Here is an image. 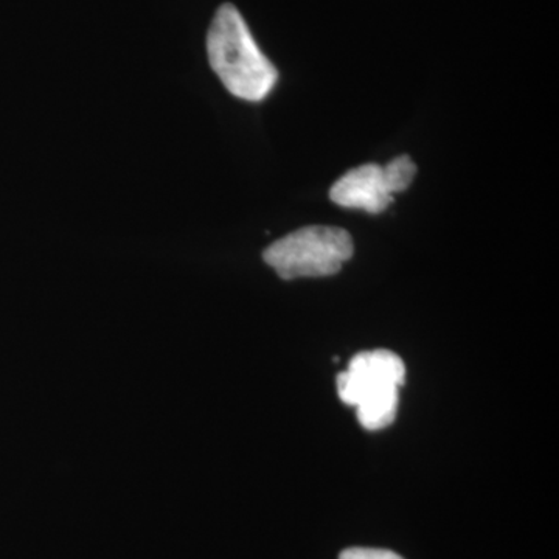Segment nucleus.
Listing matches in <instances>:
<instances>
[{
	"label": "nucleus",
	"mask_w": 559,
	"mask_h": 559,
	"mask_svg": "<svg viewBox=\"0 0 559 559\" xmlns=\"http://www.w3.org/2000/svg\"><path fill=\"white\" fill-rule=\"evenodd\" d=\"M207 53L213 72L241 100H264L277 84V69L264 57L240 11L230 3L219 7L213 17Z\"/></svg>",
	"instance_id": "obj_1"
},
{
	"label": "nucleus",
	"mask_w": 559,
	"mask_h": 559,
	"mask_svg": "<svg viewBox=\"0 0 559 559\" xmlns=\"http://www.w3.org/2000/svg\"><path fill=\"white\" fill-rule=\"evenodd\" d=\"M355 252L352 237L341 227L310 226L293 231L264 250L263 259L278 277H329Z\"/></svg>",
	"instance_id": "obj_2"
},
{
	"label": "nucleus",
	"mask_w": 559,
	"mask_h": 559,
	"mask_svg": "<svg viewBox=\"0 0 559 559\" xmlns=\"http://www.w3.org/2000/svg\"><path fill=\"white\" fill-rule=\"evenodd\" d=\"M417 165L409 156H399L385 167L367 164L345 173L330 190L334 204L345 209L381 213L393 202V193L409 189Z\"/></svg>",
	"instance_id": "obj_3"
},
{
	"label": "nucleus",
	"mask_w": 559,
	"mask_h": 559,
	"mask_svg": "<svg viewBox=\"0 0 559 559\" xmlns=\"http://www.w3.org/2000/svg\"><path fill=\"white\" fill-rule=\"evenodd\" d=\"M404 381L406 367L400 356L389 349H374L349 360L348 369L337 377V392L342 403L358 407L382 390L400 389Z\"/></svg>",
	"instance_id": "obj_4"
},
{
	"label": "nucleus",
	"mask_w": 559,
	"mask_h": 559,
	"mask_svg": "<svg viewBox=\"0 0 559 559\" xmlns=\"http://www.w3.org/2000/svg\"><path fill=\"white\" fill-rule=\"evenodd\" d=\"M360 426L367 430H381L392 425L399 409V389L377 393L356 407Z\"/></svg>",
	"instance_id": "obj_5"
},
{
	"label": "nucleus",
	"mask_w": 559,
	"mask_h": 559,
	"mask_svg": "<svg viewBox=\"0 0 559 559\" xmlns=\"http://www.w3.org/2000/svg\"><path fill=\"white\" fill-rule=\"evenodd\" d=\"M340 559H404L399 554L385 549H370V547H352L342 551Z\"/></svg>",
	"instance_id": "obj_6"
}]
</instances>
